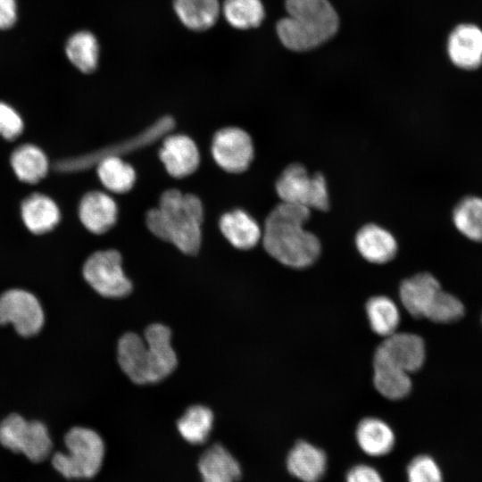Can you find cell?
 <instances>
[{
    "instance_id": "17",
    "label": "cell",
    "mask_w": 482,
    "mask_h": 482,
    "mask_svg": "<svg viewBox=\"0 0 482 482\" xmlns=\"http://www.w3.org/2000/svg\"><path fill=\"white\" fill-rule=\"evenodd\" d=\"M117 214L114 200L100 191L86 194L79 203V220L87 229L95 234L109 230L114 225Z\"/></svg>"
},
{
    "instance_id": "27",
    "label": "cell",
    "mask_w": 482,
    "mask_h": 482,
    "mask_svg": "<svg viewBox=\"0 0 482 482\" xmlns=\"http://www.w3.org/2000/svg\"><path fill=\"white\" fill-rule=\"evenodd\" d=\"M452 220L465 237L482 242V197L468 195L461 199L453 210Z\"/></svg>"
},
{
    "instance_id": "33",
    "label": "cell",
    "mask_w": 482,
    "mask_h": 482,
    "mask_svg": "<svg viewBox=\"0 0 482 482\" xmlns=\"http://www.w3.org/2000/svg\"><path fill=\"white\" fill-rule=\"evenodd\" d=\"M464 314L462 303L450 293L441 290L425 318L437 323L456 321Z\"/></svg>"
},
{
    "instance_id": "30",
    "label": "cell",
    "mask_w": 482,
    "mask_h": 482,
    "mask_svg": "<svg viewBox=\"0 0 482 482\" xmlns=\"http://www.w3.org/2000/svg\"><path fill=\"white\" fill-rule=\"evenodd\" d=\"M97 175L102 184L114 193H126L134 185V169L119 156H109L98 162Z\"/></svg>"
},
{
    "instance_id": "32",
    "label": "cell",
    "mask_w": 482,
    "mask_h": 482,
    "mask_svg": "<svg viewBox=\"0 0 482 482\" xmlns=\"http://www.w3.org/2000/svg\"><path fill=\"white\" fill-rule=\"evenodd\" d=\"M221 12L227 22L238 29L256 28L265 16L261 0H224Z\"/></svg>"
},
{
    "instance_id": "8",
    "label": "cell",
    "mask_w": 482,
    "mask_h": 482,
    "mask_svg": "<svg viewBox=\"0 0 482 482\" xmlns=\"http://www.w3.org/2000/svg\"><path fill=\"white\" fill-rule=\"evenodd\" d=\"M44 312L37 297L22 289L0 295V325L11 323L23 337L36 335L43 327Z\"/></svg>"
},
{
    "instance_id": "15",
    "label": "cell",
    "mask_w": 482,
    "mask_h": 482,
    "mask_svg": "<svg viewBox=\"0 0 482 482\" xmlns=\"http://www.w3.org/2000/svg\"><path fill=\"white\" fill-rule=\"evenodd\" d=\"M117 359L121 370L134 383H150L149 352L144 338L128 332L122 335L117 345Z\"/></svg>"
},
{
    "instance_id": "2",
    "label": "cell",
    "mask_w": 482,
    "mask_h": 482,
    "mask_svg": "<svg viewBox=\"0 0 482 482\" xmlns=\"http://www.w3.org/2000/svg\"><path fill=\"white\" fill-rule=\"evenodd\" d=\"M203 219V204L196 195L169 189L162 195L159 206L146 213L145 222L160 239L184 253L195 254L201 245Z\"/></svg>"
},
{
    "instance_id": "29",
    "label": "cell",
    "mask_w": 482,
    "mask_h": 482,
    "mask_svg": "<svg viewBox=\"0 0 482 482\" xmlns=\"http://www.w3.org/2000/svg\"><path fill=\"white\" fill-rule=\"evenodd\" d=\"M366 313L371 329L378 336L386 337L396 332L400 312L389 297L377 295L370 298L366 303Z\"/></svg>"
},
{
    "instance_id": "28",
    "label": "cell",
    "mask_w": 482,
    "mask_h": 482,
    "mask_svg": "<svg viewBox=\"0 0 482 482\" xmlns=\"http://www.w3.org/2000/svg\"><path fill=\"white\" fill-rule=\"evenodd\" d=\"M373 383L377 391L390 400H400L411 389L410 374L385 362L373 360Z\"/></svg>"
},
{
    "instance_id": "24",
    "label": "cell",
    "mask_w": 482,
    "mask_h": 482,
    "mask_svg": "<svg viewBox=\"0 0 482 482\" xmlns=\"http://www.w3.org/2000/svg\"><path fill=\"white\" fill-rule=\"evenodd\" d=\"M10 162L16 177L29 184L44 179L49 168L44 151L32 144H24L14 149Z\"/></svg>"
},
{
    "instance_id": "1",
    "label": "cell",
    "mask_w": 482,
    "mask_h": 482,
    "mask_svg": "<svg viewBox=\"0 0 482 482\" xmlns=\"http://www.w3.org/2000/svg\"><path fill=\"white\" fill-rule=\"evenodd\" d=\"M311 210L281 202L268 215L262 243L266 252L280 263L295 269L312 265L320 256V243L303 225Z\"/></svg>"
},
{
    "instance_id": "37",
    "label": "cell",
    "mask_w": 482,
    "mask_h": 482,
    "mask_svg": "<svg viewBox=\"0 0 482 482\" xmlns=\"http://www.w3.org/2000/svg\"><path fill=\"white\" fill-rule=\"evenodd\" d=\"M17 20L15 0H0V29L12 28Z\"/></svg>"
},
{
    "instance_id": "20",
    "label": "cell",
    "mask_w": 482,
    "mask_h": 482,
    "mask_svg": "<svg viewBox=\"0 0 482 482\" xmlns=\"http://www.w3.org/2000/svg\"><path fill=\"white\" fill-rule=\"evenodd\" d=\"M21 219L33 234L49 232L56 227L61 212L56 203L44 194H32L25 198L21 206Z\"/></svg>"
},
{
    "instance_id": "5",
    "label": "cell",
    "mask_w": 482,
    "mask_h": 482,
    "mask_svg": "<svg viewBox=\"0 0 482 482\" xmlns=\"http://www.w3.org/2000/svg\"><path fill=\"white\" fill-rule=\"evenodd\" d=\"M276 192L281 202L326 211L329 207L327 182L321 173L310 175L300 163L289 164L276 182Z\"/></svg>"
},
{
    "instance_id": "26",
    "label": "cell",
    "mask_w": 482,
    "mask_h": 482,
    "mask_svg": "<svg viewBox=\"0 0 482 482\" xmlns=\"http://www.w3.org/2000/svg\"><path fill=\"white\" fill-rule=\"evenodd\" d=\"M99 45L94 34L81 30L71 35L66 42L65 53L70 62L81 72L96 71L99 61Z\"/></svg>"
},
{
    "instance_id": "11",
    "label": "cell",
    "mask_w": 482,
    "mask_h": 482,
    "mask_svg": "<svg viewBox=\"0 0 482 482\" xmlns=\"http://www.w3.org/2000/svg\"><path fill=\"white\" fill-rule=\"evenodd\" d=\"M212 154L217 164L226 171L242 172L253 158V141L242 129L225 128L214 135Z\"/></svg>"
},
{
    "instance_id": "21",
    "label": "cell",
    "mask_w": 482,
    "mask_h": 482,
    "mask_svg": "<svg viewBox=\"0 0 482 482\" xmlns=\"http://www.w3.org/2000/svg\"><path fill=\"white\" fill-rule=\"evenodd\" d=\"M198 468L203 482H236L241 477L237 461L219 444L211 446L201 455Z\"/></svg>"
},
{
    "instance_id": "3",
    "label": "cell",
    "mask_w": 482,
    "mask_h": 482,
    "mask_svg": "<svg viewBox=\"0 0 482 482\" xmlns=\"http://www.w3.org/2000/svg\"><path fill=\"white\" fill-rule=\"evenodd\" d=\"M288 16L277 23L278 36L290 50L312 49L338 29V17L328 0H286Z\"/></svg>"
},
{
    "instance_id": "13",
    "label": "cell",
    "mask_w": 482,
    "mask_h": 482,
    "mask_svg": "<svg viewBox=\"0 0 482 482\" xmlns=\"http://www.w3.org/2000/svg\"><path fill=\"white\" fill-rule=\"evenodd\" d=\"M159 157L168 173L179 179L192 174L200 161L195 143L181 134L170 135L164 138Z\"/></svg>"
},
{
    "instance_id": "10",
    "label": "cell",
    "mask_w": 482,
    "mask_h": 482,
    "mask_svg": "<svg viewBox=\"0 0 482 482\" xmlns=\"http://www.w3.org/2000/svg\"><path fill=\"white\" fill-rule=\"evenodd\" d=\"M425 356V344L420 336L396 331L385 337L376 349L373 360L411 374L422 367Z\"/></svg>"
},
{
    "instance_id": "18",
    "label": "cell",
    "mask_w": 482,
    "mask_h": 482,
    "mask_svg": "<svg viewBox=\"0 0 482 482\" xmlns=\"http://www.w3.org/2000/svg\"><path fill=\"white\" fill-rule=\"evenodd\" d=\"M355 245L360 254L375 264L391 261L397 252V242L394 236L386 229L371 223L359 229Z\"/></svg>"
},
{
    "instance_id": "36",
    "label": "cell",
    "mask_w": 482,
    "mask_h": 482,
    "mask_svg": "<svg viewBox=\"0 0 482 482\" xmlns=\"http://www.w3.org/2000/svg\"><path fill=\"white\" fill-rule=\"evenodd\" d=\"M346 482H383V480L375 469L361 464L353 467L348 471Z\"/></svg>"
},
{
    "instance_id": "16",
    "label": "cell",
    "mask_w": 482,
    "mask_h": 482,
    "mask_svg": "<svg viewBox=\"0 0 482 482\" xmlns=\"http://www.w3.org/2000/svg\"><path fill=\"white\" fill-rule=\"evenodd\" d=\"M441 290L438 280L430 273L423 272L404 279L400 286L399 296L411 316L425 318Z\"/></svg>"
},
{
    "instance_id": "4",
    "label": "cell",
    "mask_w": 482,
    "mask_h": 482,
    "mask_svg": "<svg viewBox=\"0 0 482 482\" xmlns=\"http://www.w3.org/2000/svg\"><path fill=\"white\" fill-rule=\"evenodd\" d=\"M68 453H56L54 468L66 478H91L99 471L104 455V445L94 430L75 427L64 436Z\"/></svg>"
},
{
    "instance_id": "34",
    "label": "cell",
    "mask_w": 482,
    "mask_h": 482,
    "mask_svg": "<svg viewBox=\"0 0 482 482\" xmlns=\"http://www.w3.org/2000/svg\"><path fill=\"white\" fill-rule=\"evenodd\" d=\"M409 482H443L442 471L436 461L428 455H419L408 465Z\"/></svg>"
},
{
    "instance_id": "35",
    "label": "cell",
    "mask_w": 482,
    "mask_h": 482,
    "mask_svg": "<svg viewBox=\"0 0 482 482\" xmlns=\"http://www.w3.org/2000/svg\"><path fill=\"white\" fill-rule=\"evenodd\" d=\"M23 130V120L20 113L11 105L0 101V137L14 140Z\"/></svg>"
},
{
    "instance_id": "25",
    "label": "cell",
    "mask_w": 482,
    "mask_h": 482,
    "mask_svg": "<svg viewBox=\"0 0 482 482\" xmlns=\"http://www.w3.org/2000/svg\"><path fill=\"white\" fill-rule=\"evenodd\" d=\"M356 439L362 450L371 456L386 454L395 444L392 428L382 420L373 417L360 421Z\"/></svg>"
},
{
    "instance_id": "31",
    "label": "cell",
    "mask_w": 482,
    "mask_h": 482,
    "mask_svg": "<svg viewBox=\"0 0 482 482\" xmlns=\"http://www.w3.org/2000/svg\"><path fill=\"white\" fill-rule=\"evenodd\" d=\"M177 426L186 441L193 445L203 444L212 428L213 413L204 405L190 406L178 420Z\"/></svg>"
},
{
    "instance_id": "22",
    "label": "cell",
    "mask_w": 482,
    "mask_h": 482,
    "mask_svg": "<svg viewBox=\"0 0 482 482\" xmlns=\"http://www.w3.org/2000/svg\"><path fill=\"white\" fill-rule=\"evenodd\" d=\"M220 229L226 239L241 250L253 248L262 237L261 228L255 220L239 209L223 214Z\"/></svg>"
},
{
    "instance_id": "6",
    "label": "cell",
    "mask_w": 482,
    "mask_h": 482,
    "mask_svg": "<svg viewBox=\"0 0 482 482\" xmlns=\"http://www.w3.org/2000/svg\"><path fill=\"white\" fill-rule=\"evenodd\" d=\"M0 443L14 453H22L34 462L46 460L52 449L47 428L42 422L27 421L15 413L0 423Z\"/></svg>"
},
{
    "instance_id": "12",
    "label": "cell",
    "mask_w": 482,
    "mask_h": 482,
    "mask_svg": "<svg viewBox=\"0 0 482 482\" xmlns=\"http://www.w3.org/2000/svg\"><path fill=\"white\" fill-rule=\"evenodd\" d=\"M170 337V329L161 323H153L145 330L144 339L149 352L150 383L159 382L168 377L178 364Z\"/></svg>"
},
{
    "instance_id": "23",
    "label": "cell",
    "mask_w": 482,
    "mask_h": 482,
    "mask_svg": "<svg viewBox=\"0 0 482 482\" xmlns=\"http://www.w3.org/2000/svg\"><path fill=\"white\" fill-rule=\"evenodd\" d=\"M173 9L181 23L194 31L211 29L221 12L219 0H173Z\"/></svg>"
},
{
    "instance_id": "9",
    "label": "cell",
    "mask_w": 482,
    "mask_h": 482,
    "mask_svg": "<svg viewBox=\"0 0 482 482\" xmlns=\"http://www.w3.org/2000/svg\"><path fill=\"white\" fill-rule=\"evenodd\" d=\"M175 120L170 116H163L144 131L133 137L105 146L98 151L87 154L78 158L62 161L59 163L62 170H79L97 164L109 156H120L145 147L169 133L174 127Z\"/></svg>"
},
{
    "instance_id": "14",
    "label": "cell",
    "mask_w": 482,
    "mask_h": 482,
    "mask_svg": "<svg viewBox=\"0 0 482 482\" xmlns=\"http://www.w3.org/2000/svg\"><path fill=\"white\" fill-rule=\"evenodd\" d=\"M447 51L452 62L467 71L482 64V30L473 24H460L451 32Z\"/></svg>"
},
{
    "instance_id": "19",
    "label": "cell",
    "mask_w": 482,
    "mask_h": 482,
    "mask_svg": "<svg viewBox=\"0 0 482 482\" xmlns=\"http://www.w3.org/2000/svg\"><path fill=\"white\" fill-rule=\"evenodd\" d=\"M288 471L303 482H318L327 467L325 453L313 445L299 441L291 449L287 459Z\"/></svg>"
},
{
    "instance_id": "7",
    "label": "cell",
    "mask_w": 482,
    "mask_h": 482,
    "mask_svg": "<svg viewBox=\"0 0 482 482\" xmlns=\"http://www.w3.org/2000/svg\"><path fill=\"white\" fill-rule=\"evenodd\" d=\"M82 273L91 287L104 297H123L132 290V283L122 269L121 255L116 250L91 254L84 263Z\"/></svg>"
}]
</instances>
